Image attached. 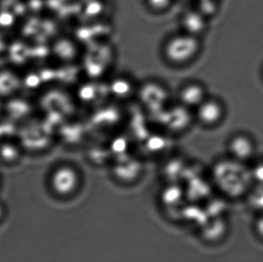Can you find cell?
Returning <instances> with one entry per match:
<instances>
[{"instance_id": "obj_1", "label": "cell", "mask_w": 263, "mask_h": 262, "mask_svg": "<svg viewBox=\"0 0 263 262\" xmlns=\"http://www.w3.org/2000/svg\"><path fill=\"white\" fill-rule=\"evenodd\" d=\"M200 49L199 37L182 32L167 38L162 46V55L168 64L182 67L196 59Z\"/></svg>"}, {"instance_id": "obj_2", "label": "cell", "mask_w": 263, "mask_h": 262, "mask_svg": "<svg viewBox=\"0 0 263 262\" xmlns=\"http://www.w3.org/2000/svg\"><path fill=\"white\" fill-rule=\"evenodd\" d=\"M218 186L230 196H240L253 179L252 172L244 167L241 162H222L219 163L216 174Z\"/></svg>"}, {"instance_id": "obj_3", "label": "cell", "mask_w": 263, "mask_h": 262, "mask_svg": "<svg viewBox=\"0 0 263 262\" xmlns=\"http://www.w3.org/2000/svg\"><path fill=\"white\" fill-rule=\"evenodd\" d=\"M80 184V176L75 168L62 166L57 168L51 177L52 190L60 196H69L77 192Z\"/></svg>"}, {"instance_id": "obj_4", "label": "cell", "mask_w": 263, "mask_h": 262, "mask_svg": "<svg viewBox=\"0 0 263 262\" xmlns=\"http://www.w3.org/2000/svg\"><path fill=\"white\" fill-rule=\"evenodd\" d=\"M196 115L199 122L205 126H215L223 117V106L218 100L206 98L196 108Z\"/></svg>"}, {"instance_id": "obj_5", "label": "cell", "mask_w": 263, "mask_h": 262, "mask_svg": "<svg viewBox=\"0 0 263 262\" xmlns=\"http://www.w3.org/2000/svg\"><path fill=\"white\" fill-rule=\"evenodd\" d=\"M229 150L233 159L242 163L250 159L254 155L255 144L250 137L240 134L230 140Z\"/></svg>"}, {"instance_id": "obj_6", "label": "cell", "mask_w": 263, "mask_h": 262, "mask_svg": "<svg viewBox=\"0 0 263 262\" xmlns=\"http://www.w3.org/2000/svg\"><path fill=\"white\" fill-rule=\"evenodd\" d=\"M181 26L183 28L182 32L199 37L206 28L205 16L196 9H189L182 15Z\"/></svg>"}, {"instance_id": "obj_7", "label": "cell", "mask_w": 263, "mask_h": 262, "mask_svg": "<svg viewBox=\"0 0 263 262\" xmlns=\"http://www.w3.org/2000/svg\"><path fill=\"white\" fill-rule=\"evenodd\" d=\"M179 98L182 104L197 108L206 98L205 90L199 83L191 82L181 89Z\"/></svg>"}, {"instance_id": "obj_8", "label": "cell", "mask_w": 263, "mask_h": 262, "mask_svg": "<svg viewBox=\"0 0 263 262\" xmlns=\"http://www.w3.org/2000/svg\"><path fill=\"white\" fill-rule=\"evenodd\" d=\"M174 0H145L147 7L155 13H163L173 6Z\"/></svg>"}, {"instance_id": "obj_9", "label": "cell", "mask_w": 263, "mask_h": 262, "mask_svg": "<svg viewBox=\"0 0 263 262\" xmlns=\"http://www.w3.org/2000/svg\"><path fill=\"white\" fill-rule=\"evenodd\" d=\"M250 204L255 209L263 212V185L254 189L250 195Z\"/></svg>"}, {"instance_id": "obj_10", "label": "cell", "mask_w": 263, "mask_h": 262, "mask_svg": "<svg viewBox=\"0 0 263 262\" xmlns=\"http://www.w3.org/2000/svg\"><path fill=\"white\" fill-rule=\"evenodd\" d=\"M253 179L257 181L260 185H263V163L255 168L253 171H252Z\"/></svg>"}, {"instance_id": "obj_11", "label": "cell", "mask_w": 263, "mask_h": 262, "mask_svg": "<svg viewBox=\"0 0 263 262\" xmlns=\"http://www.w3.org/2000/svg\"><path fill=\"white\" fill-rule=\"evenodd\" d=\"M256 231L258 235L263 238V212L256 221Z\"/></svg>"}]
</instances>
